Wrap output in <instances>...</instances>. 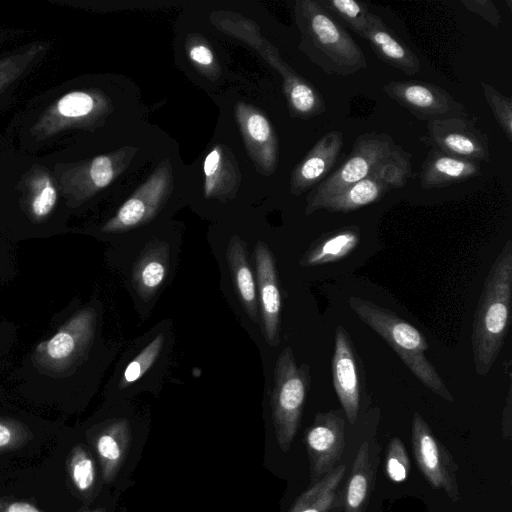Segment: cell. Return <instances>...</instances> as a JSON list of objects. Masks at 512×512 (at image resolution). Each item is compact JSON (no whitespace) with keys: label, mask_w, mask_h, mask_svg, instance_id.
<instances>
[{"label":"cell","mask_w":512,"mask_h":512,"mask_svg":"<svg viewBox=\"0 0 512 512\" xmlns=\"http://www.w3.org/2000/svg\"><path fill=\"white\" fill-rule=\"evenodd\" d=\"M0 512H45L33 503L8 498H0Z\"/></svg>","instance_id":"obj_39"},{"label":"cell","mask_w":512,"mask_h":512,"mask_svg":"<svg viewBox=\"0 0 512 512\" xmlns=\"http://www.w3.org/2000/svg\"><path fill=\"white\" fill-rule=\"evenodd\" d=\"M379 446L375 440H365L359 447L343 495V512H365L373 490Z\"/></svg>","instance_id":"obj_16"},{"label":"cell","mask_w":512,"mask_h":512,"mask_svg":"<svg viewBox=\"0 0 512 512\" xmlns=\"http://www.w3.org/2000/svg\"><path fill=\"white\" fill-rule=\"evenodd\" d=\"M131 430L126 419H116L103 425L93 436L92 444L97 454L102 479L111 483L125 462L129 449Z\"/></svg>","instance_id":"obj_18"},{"label":"cell","mask_w":512,"mask_h":512,"mask_svg":"<svg viewBox=\"0 0 512 512\" xmlns=\"http://www.w3.org/2000/svg\"><path fill=\"white\" fill-rule=\"evenodd\" d=\"M484 97L507 139L512 141V101L492 85L482 82Z\"/></svg>","instance_id":"obj_34"},{"label":"cell","mask_w":512,"mask_h":512,"mask_svg":"<svg viewBox=\"0 0 512 512\" xmlns=\"http://www.w3.org/2000/svg\"><path fill=\"white\" fill-rule=\"evenodd\" d=\"M190 59L202 66H209L213 62V54L205 45H194L189 50Z\"/></svg>","instance_id":"obj_40"},{"label":"cell","mask_w":512,"mask_h":512,"mask_svg":"<svg viewBox=\"0 0 512 512\" xmlns=\"http://www.w3.org/2000/svg\"><path fill=\"white\" fill-rule=\"evenodd\" d=\"M389 189L379 181L366 177L324 201L320 209L350 212L378 201Z\"/></svg>","instance_id":"obj_27"},{"label":"cell","mask_w":512,"mask_h":512,"mask_svg":"<svg viewBox=\"0 0 512 512\" xmlns=\"http://www.w3.org/2000/svg\"><path fill=\"white\" fill-rule=\"evenodd\" d=\"M226 256L240 302L249 317L255 323H258L256 281L248 263L246 249L237 236L231 238Z\"/></svg>","instance_id":"obj_24"},{"label":"cell","mask_w":512,"mask_h":512,"mask_svg":"<svg viewBox=\"0 0 512 512\" xmlns=\"http://www.w3.org/2000/svg\"><path fill=\"white\" fill-rule=\"evenodd\" d=\"M320 5L335 19H339L353 32L365 38L370 11L356 0H321Z\"/></svg>","instance_id":"obj_31"},{"label":"cell","mask_w":512,"mask_h":512,"mask_svg":"<svg viewBox=\"0 0 512 512\" xmlns=\"http://www.w3.org/2000/svg\"><path fill=\"white\" fill-rule=\"evenodd\" d=\"M512 397H511V388H509L508 396L506 398V404L503 409V437L506 440L511 438L512 434Z\"/></svg>","instance_id":"obj_41"},{"label":"cell","mask_w":512,"mask_h":512,"mask_svg":"<svg viewBox=\"0 0 512 512\" xmlns=\"http://www.w3.org/2000/svg\"><path fill=\"white\" fill-rule=\"evenodd\" d=\"M412 173L410 154L395 145L391 152L373 168L371 177L388 189L403 187Z\"/></svg>","instance_id":"obj_30"},{"label":"cell","mask_w":512,"mask_h":512,"mask_svg":"<svg viewBox=\"0 0 512 512\" xmlns=\"http://www.w3.org/2000/svg\"><path fill=\"white\" fill-rule=\"evenodd\" d=\"M461 3L468 11L482 17L493 27L499 26L501 15L491 0H461Z\"/></svg>","instance_id":"obj_37"},{"label":"cell","mask_w":512,"mask_h":512,"mask_svg":"<svg viewBox=\"0 0 512 512\" xmlns=\"http://www.w3.org/2000/svg\"><path fill=\"white\" fill-rule=\"evenodd\" d=\"M479 173L477 162L458 158L433 148L423 164L420 182L426 189L442 188Z\"/></svg>","instance_id":"obj_21"},{"label":"cell","mask_w":512,"mask_h":512,"mask_svg":"<svg viewBox=\"0 0 512 512\" xmlns=\"http://www.w3.org/2000/svg\"><path fill=\"white\" fill-rule=\"evenodd\" d=\"M32 437L26 424L13 418L0 417V455L23 448Z\"/></svg>","instance_id":"obj_35"},{"label":"cell","mask_w":512,"mask_h":512,"mask_svg":"<svg viewBox=\"0 0 512 512\" xmlns=\"http://www.w3.org/2000/svg\"><path fill=\"white\" fill-rule=\"evenodd\" d=\"M343 144V134L337 130L318 140L292 173V193L300 195L325 178L338 160Z\"/></svg>","instance_id":"obj_14"},{"label":"cell","mask_w":512,"mask_h":512,"mask_svg":"<svg viewBox=\"0 0 512 512\" xmlns=\"http://www.w3.org/2000/svg\"><path fill=\"white\" fill-rule=\"evenodd\" d=\"M395 145L393 138L386 133L369 132L359 135L345 162L309 194L306 214L319 210L324 201L368 177Z\"/></svg>","instance_id":"obj_5"},{"label":"cell","mask_w":512,"mask_h":512,"mask_svg":"<svg viewBox=\"0 0 512 512\" xmlns=\"http://www.w3.org/2000/svg\"><path fill=\"white\" fill-rule=\"evenodd\" d=\"M167 168L155 172L102 227L103 232H122L149 221L160 208L168 189Z\"/></svg>","instance_id":"obj_11"},{"label":"cell","mask_w":512,"mask_h":512,"mask_svg":"<svg viewBox=\"0 0 512 512\" xmlns=\"http://www.w3.org/2000/svg\"><path fill=\"white\" fill-rule=\"evenodd\" d=\"M164 343V334H158L125 368L119 382L121 389L140 379L158 358Z\"/></svg>","instance_id":"obj_33"},{"label":"cell","mask_w":512,"mask_h":512,"mask_svg":"<svg viewBox=\"0 0 512 512\" xmlns=\"http://www.w3.org/2000/svg\"><path fill=\"white\" fill-rule=\"evenodd\" d=\"M25 202L29 215L35 221H42L53 211L57 202V189L49 172L36 168L25 181Z\"/></svg>","instance_id":"obj_28"},{"label":"cell","mask_w":512,"mask_h":512,"mask_svg":"<svg viewBox=\"0 0 512 512\" xmlns=\"http://www.w3.org/2000/svg\"><path fill=\"white\" fill-rule=\"evenodd\" d=\"M169 267V247L163 242L150 243L136 261L132 282L137 294L150 299L164 282Z\"/></svg>","instance_id":"obj_22"},{"label":"cell","mask_w":512,"mask_h":512,"mask_svg":"<svg viewBox=\"0 0 512 512\" xmlns=\"http://www.w3.org/2000/svg\"><path fill=\"white\" fill-rule=\"evenodd\" d=\"M46 49L47 44L39 42L0 58V93L19 79Z\"/></svg>","instance_id":"obj_32"},{"label":"cell","mask_w":512,"mask_h":512,"mask_svg":"<svg viewBox=\"0 0 512 512\" xmlns=\"http://www.w3.org/2000/svg\"><path fill=\"white\" fill-rule=\"evenodd\" d=\"M85 512H104V511L101 509H95V510H89V511H85Z\"/></svg>","instance_id":"obj_42"},{"label":"cell","mask_w":512,"mask_h":512,"mask_svg":"<svg viewBox=\"0 0 512 512\" xmlns=\"http://www.w3.org/2000/svg\"><path fill=\"white\" fill-rule=\"evenodd\" d=\"M512 244L508 240L484 282L472 329V352L478 375L489 373L504 344L511 314Z\"/></svg>","instance_id":"obj_1"},{"label":"cell","mask_w":512,"mask_h":512,"mask_svg":"<svg viewBox=\"0 0 512 512\" xmlns=\"http://www.w3.org/2000/svg\"><path fill=\"white\" fill-rule=\"evenodd\" d=\"M98 107L97 98L89 92L76 90L60 97L39 118L34 126L37 136L47 138L82 124Z\"/></svg>","instance_id":"obj_15"},{"label":"cell","mask_w":512,"mask_h":512,"mask_svg":"<svg viewBox=\"0 0 512 512\" xmlns=\"http://www.w3.org/2000/svg\"><path fill=\"white\" fill-rule=\"evenodd\" d=\"M236 115L243 137L253 158L267 172H272L277 163V140L273 129L256 109L239 104Z\"/></svg>","instance_id":"obj_17"},{"label":"cell","mask_w":512,"mask_h":512,"mask_svg":"<svg viewBox=\"0 0 512 512\" xmlns=\"http://www.w3.org/2000/svg\"><path fill=\"white\" fill-rule=\"evenodd\" d=\"M359 243V230L355 226L341 228L319 240L301 259L304 266L335 262L346 257Z\"/></svg>","instance_id":"obj_26"},{"label":"cell","mask_w":512,"mask_h":512,"mask_svg":"<svg viewBox=\"0 0 512 512\" xmlns=\"http://www.w3.org/2000/svg\"><path fill=\"white\" fill-rule=\"evenodd\" d=\"M348 303L357 317L390 345L410 371L427 388L444 400L453 402L452 394L435 367L425 356L429 346L419 330L390 310L370 301L350 297Z\"/></svg>","instance_id":"obj_3"},{"label":"cell","mask_w":512,"mask_h":512,"mask_svg":"<svg viewBox=\"0 0 512 512\" xmlns=\"http://www.w3.org/2000/svg\"><path fill=\"white\" fill-rule=\"evenodd\" d=\"M385 471L389 479L400 483L406 480L410 471V461L401 439L392 438L387 446Z\"/></svg>","instance_id":"obj_36"},{"label":"cell","mask_w":512,"mask_h":512,"mask_svg":"<svg viewBox=\"0 0 512 512\" xmlns=\"http://www.w3.org/2000/svg\"><path fill=\"white\" fill-rule=\"evenodd\" d=\"M204 173H205V194L211 195L215 189L216 183L219 180L221 168V150L219 147L214 148L206 156L204 161Z\"/></svg>","instance_id":"obj_38"},{"label":"cell","mask_w":512,"mask_h":512,"mask_svg":"<svg viewBox=\"0 0 512 512\" xmlns=\"http://www.w3.org/2000/svg\"><path fill=\"white\" fill-rule=\"evenodd\" d=\"M67 474L73 489L84 499L92 496L97 480L93 457L83 444H77L69 452Z\"/></svg>","instance_id":"obj_29"},{"label":"cell","mask_w":512,"mask_h":512,"mask_svg":"<svg viewBox=\"0 0 512 512\" xmlns=\"http://www.w3.org/2000/svg\"><path fill=\"white\" fill-rule=\"evenodd\" d=\"M427 128L436 149L477 163L490 161L486 136L463 116L428 121Z\"/></svg>","instance_id":"obj_10"},{"label":"cell","mask_w":512,"mask_h":512,"mask_svg":"<svg viewBox=\"0 0 512 512\" xmlns=\"http://www.w3.org/2000/svg\"><path fill=\"white\" fill-rule=\"evenodd\" d=\"M278 68L284 79V92L290 110L295 116L309 118L325 111L323 97L312 84L285 63L280 64L279 61Z\"/></svg>","instance_id":"obj_25"},{"label":"cell","mask_w":512,"mask_h":512,"mask_svg":"<svg viewBox=\"0 0 512 512\" xmlns=\"http://www.w3.org/2000/svg\"><path fill=\"white\" fill-rule=\"evenodd\" d=\"M376 56L386 64L413 76L419 73L418 57L387 27L380 17L370 12L365 34Z\"/></svg>","instance_id":"obj_20"},{"label":"cell","mask_w":512,"mask_h":512,"mask_svg":"<svg viewBox=\"0 0 512 512\" xmlns=\"http://www.w3.org/2000/svg\"><path fill=\"white\" fill-rule=\"evenodd\" d=\"M382 90L420 120L463 116L465 110L447 91L431 83L392 81Z\"/></svg>","instance_id":"obj_9"},{"label":"cell","mask_w":512,"mask_h":512,"mask_svg":"<svg viewBox=\"0 0 512 512\" xmlns=\"http://www.w3.org/2000/svg\"><path fill=\"white\" fill-rule=\"evenodd\" d=\"M95 327V310H79L51 338L37 345L33 354L35 365L53 374L63 375L71 370L89 350Z\"/></svg>","instance_id":"obj_6"},{"label":"cell","mask_w":512,"mask_h":512,"mask_svg":"<svg viewBox=\"0 0 512 512\" xmlns=\"http://www.w3.org/2000/svg\"><path fill=\"white\" fill-rule=\"evenodd\" d=\"M255 264L264 336L267 343L277 346L280 342L281 296L275 261L270 249L263 242L256 244Z\"/></svg>","instance_id":"obj_13"},{"label":"cell","mask_w":512,"mask_h":512,"mask_svg":"<svg viewBox=\"0 0 512 512\" xmlns=\"http://www.w3.org/2000/svg\"><path fill=\"white\" fill-rule=\"evenodd\" d=\"M296 19L301 49L326 74L348 76L367 67L362 49L318 1H298Z\"/></svg>","instance_id":"obj_2"},{"label":"cell","mask_w":512,"mask_h":512,"mask_svg":"<svg viewBox=\"0 0 512 512\" xmlns=\"http://www.w3.org/2000/svg\"><path fill=\"white\" fill-rule=\"evenodd\" d=\"M309 382V367H297L291 348L286 347L276 361L270 399L275 437L283 452L298 431Z\"/></svg>","instance_id":"obj_4"},{"label":"cell","mask_w":512,"mask_h":512,"mask_svg":"<svg viewBox=\"0 0 512 512\" xmlns=\"http://www.w3.org/2000/svg\"><path fill=\"white\" fill-rule=\"evenodd\" d=\"M332 377L337 397L349 423L353 425L360 406V380L354 350L342 326L337 327L335 332Z\"/></svg>","instance_id":"obj_12"},{"label":"cell","mask_w":512,"mask_h":512,"mask_svg":"<svg viewBox=\"0 0 512 512\" xmlns=\"http://www.w3.org/2000/svg\"><path fill=\"white\" fill-rule=\"evenodd\" d=\"M411 432L414 457L424 477L434 488L443 489L453 502L459 501L457 464L418 412L413 415Z\"/></svg>","instance_id":"obj_7"},{"label":"cell","mask_w":512,"mask_h":512,"mask_svg":"<svg viewBox=\"0 0 512 512\" xmlns=\"http://www.w3.org/2000/svg\"><path fill=\"white\" fill-rule=\"evenodd\" d=\"M345 473L346 466L338 465L304 491L288 512H339L343 507V495L339 487Z\"/></svg>","instance_id":"obj_23"},{"label":"cell","mask_w":512,"mask_h":512,"mask_svg":"<svg viewBox=\"0 0 512 512\" xmlns=\"http://www.w3.org/2000/svg\"><path fill=\"white\" fill-rule=\"evenodd\" d=\"M113 177L111 158L100 155L88 163L65 166L60 176V188L69 200L80 201L108 186Z\"/></svg>","instance_id":"obj_19"},{"label":"cell","mask_w":512,"mask_h":512,"mask_svg":"<svg viewBox=\"0 0 512 512\" xmlns=\"http://www.w3.org/2000/svg\"><path fill=\"white\" fill-rule=\"evenodd\" d=\"M305 443L314 483L334 470L345 447V421L334 411L318 413L307 429Z\"/></svg>","instance_id":"obj_8"}]
</instances>
